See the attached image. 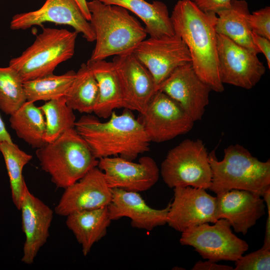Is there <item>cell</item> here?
<instances>
[{
    "label": "cell",
    "instance_id": "cell-22",
    "mask_svg": "<svg viewBox=\"0 0 270 270\" xmlns=\"http://www.w3.org/2000/svg\"><path fill=\"white\" fill-rule=\"evenodd\" d=\"M66 224L86 256L92 246L102 238L112 222L108 206L75 212L67 216Z\"/></svg>",
    "mask_w": 270,
    "mask_h": 270
},
{
    "label": "cell",
    "instance_id": "cell-34",
    "mask_svg": "<svg viewBox=\"0 0 270 270\" xmlns=\"http://www.w3.org/2000/svg\"><path fill=\"white\" fill-rule=\"evenodd\" d=\"M252 38L254 44L260 53L264 56L268 68H270V40L252 32Z\"/></svg>",
    "mask_w": 270,
    "mask_h": 270
},
{
    "label": "cell",
    "instance_id": "cell-28",
    "mask_svg": "<svg viewBox=\"0 0 270 270\" xmlns=\"http://www.w3.org/2000/svg\"><path fill=\"white\" fill-rule=\"evenodd\" d=\"M0 152L4 157L9 177L12 200L16 208L20 210L26 185L22 171L32 156L20 150L12 142H2L0 144Z\"/></svg>",
    "mask_w": 270,
    "mask_h": 270
},
{
    "label": "cell",
    "instance_id": "cell-19",
    "mask_svg": "<svg viewBox=\"0 0 270 270\" xmlns=\"http://www.w3.org/2000/svg\"><path fill=\"white\" fill-rule=\"evenodd\" d=\"M216 196L219 219L228 221L237 233L245 235L265 214V202L256 193L234 189Z\"/></svg>",
    "mask_w": 270,
    "mask_h": 270
},
{
    "label": "cell",
    "instance_id": "cell-20",
    "mask_svg": "<svg viewBox=\"0 0 270 270\" xmlns=\"http://www.w3.org/2000/svg\"><path fill=\"white\" fill-rule=\"evenodd\" d=\"M170 207V203L164 208L155 209L150 207L138 192L112 188L108 208L111 220L127 217L133 228L150 231L166 224Z\"/></svg>",
    "mask_w": 270,
    "mask_h": 270
},
{
    "label": "cell",
    "instance_id": "cell-37",
    "mask_svg": "<svg viewBox=\"0 0 270 270\" xmlns=\"http://www.w3.org/2000/svg\"><path fill=\"white\" fill-rule=\"evenodd\" d=\"M5 142H12L10 134L8 132L4 122L0 116V144Z\"/></svg>",
    "mask_w": 270,
    "mask_h": 270
},
{
    "label": "cell",
    "instance_id": "cell-23",
    "mask_svg": "<svg viewBox=\"0 0 270 270\" xmlns=\"http://www.w3.org/2000/svg\"><path fill=\"white\" fill-rule=\"evenodd\" d=\"M105 4L115 5L130 10L144 23L150 38H160L175 34L166 5L161 1L145 0H97Z\"/></svg>",
    "mask_w": 270,
    "mask_h": 270
},
{
    "label": "cell",
    "instance_id": "cell-35",
    "mask_svg": "<svg viewBox=\"0 0 270 270\" xmlns=\"http://www.w3.org/2000/svg\"><path fill=\"white\" fill-rule=\"evenodd\" d=\"M192 270H232L233 268L228 265L218 264L215 262L208 260L207 261L199 260L197 262L192 268Z\"/></svg>",
    "mask_w": 270,
    "mask_h": 270
},
{
    "label": "cell",
    "instance_id": "cell-29",
    "mask_svg": "<svg viewBox=\"0 0 270 270\" xmlns=\"http://www.w3.org/2000/svg\"><path fill=\"white\" fill-rule=\"evenodd\" d=\"M46 120V142H51L67 130L74 128L76 122L74 110L66 104L64 96L46 102L39 106Z\"/></svg>",
    "mask_w": 270,
    "mask_h": 270
},
{
    "label": "cell",
    "instance_id": "cell-15",
    "mask_svg": "<svg viewBox=\"0 0 270 270\" xmlns=\"http://www.w3.org/2000/svg\"><path fill=\"white\" fill-rule=\"evenodd\" d=\"M177 102L194 121L200 120L212 90L195 72L191 62L176 68L156 87Z\"/></svg>",
    "mask_w": 270,
    "mask_h": 270
},
{
    "label": "cell",
    "instance_id": "cell-9",
    "mask_svg": "<svg viewBox=\"0 0 270 270\" xmlns=\"http://www.w3.org/2000/svg\"><path fill=\"white\" fill-rule=\"evenodd\" d=\"M140 120L150 142H162L189 132L194 121L181 106L157 90Z\"/></svg>",
    "mask_w": 270,
    "mask_h": 270
},
{
    "label": "cell",
    "instance_id": "cell-14",
    "mask_svg": "<svg viewBox=\"0 0 270 270\" xmlns=\"http://www.w3.org/2000/svg\"><path fill=\"white\" fill-rule=\"evenodd\" d=\"M98 167L104 172L110 188L138 192L152 188L160 174L156 162L148 156L141 157L138 162L120 156L101 158Z\"/></svg>",
    "mask_w": 270,
    "mask_h": 270
},
{
    "label": "cell",
    "instance_id": "cell-11",
    "mask_svg": "<svg viewBox=\"0 0 270 270\" xmlns=\"http://www.w3.org/2000/svg\"><path fill=\"white\" fill-rule=\"evenodd\" d=\"M174 196L167 216L166 224L176 231H184L218 219L216 196L206 190L192 186L174 188Z\"/></svg>",
    "mask_w": 270,
    "mask_h": 270
},
{
    "label": "cell",
    "instance_id": "cell-31",
    "mask_svg": "<svg viewBox=\"0 0 270 270\" xmlns=\"http://www.w3.org/2000/svg\"><path fill=\"white\" fill-rule=\"evenodd\" d=\"M234 270H270V248L262 246L259 250L235 261Z\"/></svg>",
    "mask_w": 270,
    "mask_h": 270
},
{
    "label": "cell",
    "instance_id": "cell-18",
    "mask_svg": "<svg viewBox=\"0 0 270 270\" xmlns=\"http://www.w3.org/2000/svg\"><path fill=\"white\" fill-rule=\"evenodd\" d=\"M20 210L26 240L22 262L32 264L40 248L46 242L54 216L53 210L34 196L26 185Z\"/></svg>",
    "mask_w": 270,
    "mask_h": 270
},
{
    "label": "cell",
    "instance_id": "cell-26",
    "mask_svg": "<svg viewBox=\"0 0 270 270\" xmlns=\"http://www.w3.org/2000/svg\"><path fill=\"white\" fill-rule=\"evenodd\" d=\"M66 104L74 110L88 114L94 112L99 97L97 82L86 64H82L64 96Z\"/></svg>",
    "mask_w": 270,
    "mask_h": 270
},
{
    "label": "cell",
    "instance_id": "cell-25",
    "mask_svg": "<svg viewBox=\"0 0 270 270\" xmlns=\"http://www.w3.org/2000/svg\"><path fill=\"white\" fill-rule=\"evenodd\" d=\"M9 120L17 136L32 148H38L46 143L44 116L34 102L26 101L10 116Z\"/></svg>",
    "mask_w": 270,
    "mask_h": 270
},
{
    "label": "cell",
    "instance_id": "cell-4",
    "mask_svg": "<svg viewBox=\"0 0 270 270\" xmlns=\"http://www.w3.org/2000/svg\"><path fill=\"white\" fill-rule=\"evenodd\" d=\"M208 160L212 172L209 190L216 194L236 189L262 196L270 188V160H260L238 144L226 148L222 160L214 150L208 153Z\"/></svg>",
    "mask_w": 270,
    "mask_h": 270
},
{
    "label": "cell",
    "instance_id": "cell-5",
    "mask_svg": "<svg viewBox=\"0 0 270 270\" xmlns=\"http://www.w3.org/2000/svg\"><path fill=\"white\" fill-rule=\"evenodd\" d=\"M36 156L42 170L48 174L58 188L72 185L93 168L98 160L75 128L37 148Z\"/></svg>",
    "mask_w": 270,
    "mask_h": 270
},
{
    "label": "cell",
    "instance_id": "cell-30",
    "mask_svg": "<svg viewBox=\"0 0 270 270\" xmlns=\"http://www.w3.org/2000/svg\"><path fill=\"white\" fill-rule=\"evenodd\" d=\"M23 82L10 66L0 67V109L10 116L26 102Z\"/></svg>",
    "mask_w": 270,
    "mask_h": 270
},
{
    "label": "cell",
    "instance_id": "cell-1",
    "mask_svg": "<svg viewBox=\"0 0 270 270\" xmlns=\"http://www.w3.org/2000/svg\"><path fill=\"white\" fill-rule=\"evenodd\" d=\"M170 17L175 34L189 50L197 75L212 90L222 92L218 58L216 14L202 11L190 0H179Z\"/></svg>",
    "mask_w": 270,
    "mask_h": 270
},
{
    "label": "cell",
    "instance_id": "cell-32",
    "mask_svg": "<svg viewBox=\"0 0 270 270\" xmlns=\"http://www.w3.org/2000/svg\"><path fill=\"white\" fill-rule=\"evenodd\" d=\"M249 24L252 31L270 40V7H266L250 14Z\"/></svg>",
    "mask_w": 270,
    "mask_h": 270
},
{
    "label": "cell",
    "instance_id": "cell-2",
    "mask_svg": "<svg viewBox=\"0 0 270 270\" xmlns=\"http://www.w3.org/2000/svg\"><path fill=\"white\" fill-rule=\"evenodd\" d=\"M109 118L102 122L96 117L85 115L75 124V129L96 158L120 156L133 160L149 151L151 142L132 110L124 108L120 114L114 110Z\"/></svg>",
    "mask_w": 270,
    "mask_h": 270
},
{
    "label": "cell",
    "instance_id": "cell-13",
    "mask_svg": "<svg viewBox=\"0 0 270 270\" xmlns=\"http://www.w3.org/2000/svg\"><path fill=\"white\" fill-rule=\"evenodd\" d=\"M45 22L68 25L82 34L88 42L95 40V34L75 0H46L38 9L15 14L10 22L12 30H24Z\"/></svg>",
    "mask_w": 270,
    "mask_h": 270
},
{
    "label": "cell",
    "instance_id": "cell-17",
    "mask_svg": "<svg viewBox=\"0 0 270 270\" xmlns=\"http://www.w3.org/2000/svg\"><path fill=\"white\" fill-rule=\"evenodd\" d=\"M112 62L121 84L125 108L142 114L156 92L153 76L132 52L114 56Z\"/></svg>",
    "mask_w": 270,
    "mask_h": 270
},
{
    "label": "cell",
    "instance_id": "cell-33",
    "mask_svg": "<svg viewBox=\"0 0 270 270\" xmlns=\"http://www.w3.org/2000/svg\"><path fill=\"white\" fill-rule=\"evenodd\" d=\"M200 10L205 12L217 14L228 8L232 0H190Z\"/></svg>",
    "mask_w": 270,
    "mask_h": 270
},
{
    "label": "cell",
    "instance_id": "cell-8",
    "mask_svg": "<svg viewBox=\"0 0 270 270\" xmlns=\"http://www.w3.org/2000/svg\"><path fill=\"white\" fill-rule=\"evenodd\" d=\"M182 245L192 246L204 258L213 262L236 261L248 249V243L235 235L226 220L204 223L182 232Z\"/></svg>",
    "mask_w": 270,
    "mask_h": 270
},
{
    "label": "cell",
    "instance_id": "cell-10",
    "mask_svg": "<svg viewBox=\"0 0 270 270\" xmlns=\"http://www.w3.org/2000/svg\"><path fill=\"white\" fill-rule=\"evenodd\" d=\"M216 41L222 82L246 90L252 88L266 72L257 54L223 35L217 34Z\"/></svg>",
    "mask_w": 270,
    "mask_h": 270
},
{
    "label": "cell",
    "instance_id": "cell-24",
    "mask_svg": "<svg viewBox=\"0 0 270 270\" xmlns=\"http://www.w3.org/2000/svg\"><path fill=\"white\" fill-rule=\"evenodd\" d=\"M250 14L246 0H232L230 8L216 14V30L258 55L260 52L252 40Z\"/></svg>",
    "mask_w": 270,
    "mask_h": 270
},
{
    "label": "cell",
    "instance_id": "cell-3",
    "mask_svg": "<svg viewBox=\"0 0 270 270\" xmlns=\"http://www.w3.org/2000/svg\"><path fill=\"white\" fill-rule=\"evenodd\" d=\"M96 44L89 60H105L132 52L146 39L145 28L128 11L97 0L87 2Z\"/></svg>",
    "mask_w": 270,
    "mask_h": 270
},
{
    "label": "cell",
    "instance_id": "cell-7",
    "mask_svg": "<svg viewBox=\"0 0 270 270\" xmlns=\"http://www.w3.org/2000/svg\"><path fill=\"white\" fill-rule=\"evenodd\" d=\"M160 174L170 188L209 189L212 172L202 140L188 138L170 150L161 164Z\"/></svg>",
    "mask_w": 270,
    "mask_h": 270
},
{
    "label": "cell",
    "instance_id": "cell-16",
    "mask_svg": "<svg viewBox=\"0 0 270 270\" xmlns=\"http://www.w3.org/2000/svg\"><path fill=\"white\" fill-rule=\"evenodd\" d=\"M112 199V189L107 184L104 172L98 167L64 188L54 208L60 216L82 210L108 206Z\"/></svg>",
    "mask_w": 270,
    "mask_h": 270
},
{
    "label": "cell",
    "instance_id": "cell-12",
    "mask_svg": "<svg viewBox=\"0 0 270 270\" xmlns=\"http://www.w3.org/2000/svg\"><path fill=\"white\" fill-rule=\"evenodd\" d=\"M132 52L150 71L156 87L176 68L192 62L186 45L176 34L144 39Z\"/></svg>",
    "mask_w": 270,
    "mask_h": 270
},
{
    "label": "cell",
    "instance_id": "cell-38",
    "mask_svg": "<svg viewBox=\"0 0 270 270\" xmlns=\"http://www.w3.org/2000/svg\"><path fill=\"white\" fill-rule=\"evenodd\" d=\"M85 18L90 22V14L87 6L86 0H75Z\"/></svg>",
    "mask_w": 270,
    "mask_h": 270
},
{
    "label": "cell",
    "instance_id": "cell-6",
    "mask_svg": "<svg viewBox=\"0 0 270 270\" xmlns=\"http://www.w3.org/2000/svg\"><path fill=\"white\" fill-rule=\"evenodd\" d=\"M78 32L66 29L44 28L20 56L9 62L23 82L54 74L60 63L74 54Z\"/></svg>",
    "mask_w": 270,
    "mask_h": 270
},
{
    "label": "cell",
    "instance_id": "cell-21",
    "mask_svg": "<svg viewBox=\"0 0 270 270\" xmlns=\"http://www.w3.org/2000/svg\"><path fill=\"white\" fill-rule=\"evenodd\" d=\"M94 76L99 89V97L94 112L108 118L118 108H125L122 90L114 63L105 60L86 63Z\"/></svg>",
    "mask_w": 270,
    "mask_h": 270
},
{
    "label": "cell",
    "instance_id": "cell-27",
    "mask_svg": "<svg viewBox=\"0 0 270 270\" xmlns=\"http://www.w3.org/2000/svg\"><path fill=\"white\" fill-rule=\"evenodd\" d=\"M76 76V72L69 70L61 75L54 74L23 82L26 101L45 102L64 96Z\"/></svg>",
    "mask_w": 270,
    "mask_h": 270
},
{
    "label": "cell",
    "instance_id": "cell-36",
    "mask_svg": "<svg viewBox=\"0 0 270 270\" xmlns=\"http://www.w3.org/2000/svg\"><path fill=\"white\" fill-rule=\"evenodd\" d=\"M268 216L267 217L265 234L262 246L270 248V208H268Z\"/></svg>",
    "mask_w": 270,
    "mask_h": 270
}]
</instances>
